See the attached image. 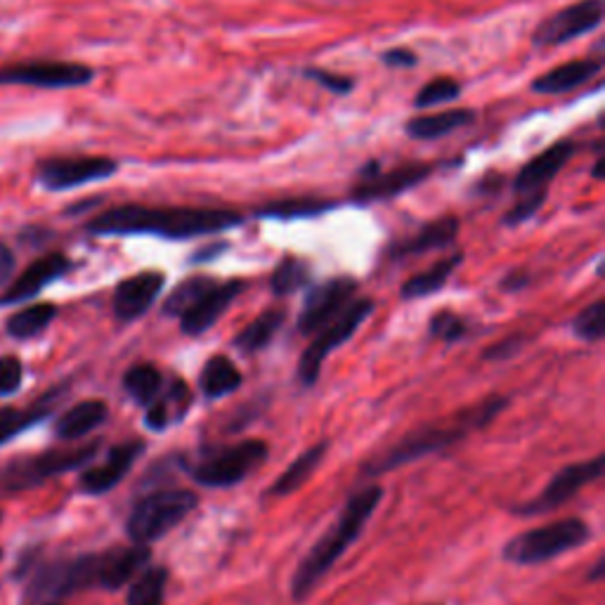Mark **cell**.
<instances>
[{
	"instance_id": "cell-25",
	"label": "cell",
	"mask_w": 605,
	"mask_h": 605,
	"mask_svg": "<svg viewBox=\"0 0 605 605\" xmlns=\"http://www.w3.org/2000/svg\"><path fill=\"white\" fill-rule=\"evenodd\" d=\"M476 124V112L473 109H445L436 114H417L411 116L405 124V133L411 140H440V137L452 135L466 126Z\"/></svg>"
},
{
	"instance_id": "cell-34",
	"label": "cell",
	"mask_w": 605,
	"mask_h": 605,
	"mask_svg": "<svg viewBox=\"0 0 605 605\" xmlns=\"http://www.w3.org/2000/svg\"><path fill=\"white\" fill-rule=\"evenodd\" d=\"M166 386L164 374L154 365H135L124 376V388L140 407H149Z\"/></svg>"
},
{
	"instance_id": "cell-30",
	"label": "cell",
	"mask_w": 605,
	"mask_h": 605,
	"mask_svg": "<svg viewBox=\"0 0 605 605\" xmlns=\"http://www.w3.org/2000/svg\"><path fill=\"white\" fill-rule=\"evenodd\" d=\"M336 209V201L320 199V197H291V199H277L270 201L255 211L258 218L268 220H301V218H315L322 213H330Z\"/></svg>"
},
{
	"instance_id": "cell-29",
	"label": "cell",
	"mask_w": 605,
	"mask_h": 605,
	"mask_svg": "<svg viewBox=\"0 0 605 605\" xmlns=\"http://www.w3.org/2000/svg\"><path fill=\"white\" fill-rule=\"evenodd\" d=\"M463 255L461 253H455V255H447L442 258V261H438L436 265H430L428 270L414 274L411 280H407L400 289V299L403 301H417V299H426V296H434V293H438L449 277L455 274V270L461 265Z\"/></svg>"
},
{
	"instance_id": "cell-27",
	"label": "cell",
	"mask_w": 605,
	"mask_h": 605,
	"mask_svg": "<svg viewBox=\"0 0 605 605\" xmlns=\"http://www.w3.org/2000/svg\"><path fill=\"white\" fill-rule=\"evenodd\" d=\"M109 419V407L102 400H83L74 407H69L55 424V436L64 442H74L85 436H91Z\"/></svg>"
},
{
	"instance_id": "cell-12",
	"label": "cell",
	"mask_w": 605,
	"mask_h": 605,
	"mask_svg": "<svg viewBox=\"0 0 605 605\" xmlns=\"http://www.w3.org/2000/svg\"><path fill=\"white\" fill-rule=\"evenodd\" d=\"M605 0H577V3L559 10L556 14L534 29L532 43L538 48H559L582 36H590L603 24Z\"/></svg>"
},
{
	"instance_id": "cell-24",
	"label": "cell",
	"mask_w": 605,
	"mask_h": 605,
	"mask_svg": "<svg viewBox=\"0 0 605 605\" xmlns=\"http://www.w3.org/2000/svg\"><path fill=\"white\" fill-rule=\"evenodd\" d=\"M66 393V386H58L55 390L45 393L39 403H33L29 409H14V407H3L0 409V447L10 442L12 438L22 436L24 430L33 428L48 419L50 414L55 411L58 403L62 400Z\"/></svg>"
},
{
	"instance_id": "cell-1",
	"label": "cell",
	"mask_w": 605,
	"mask_h": 605,
	"mask_svg": "<svg viewBox=\"0 0 605 605\" xmlns=\"http://www.w3.org/2000/svg\"><path fill=\"white\" fill-rule=\"evenodd\" d=\"M244 216L230 209H192V206L124 204L95 216L85 230L97 237L152 234L161 239H192L234 230Z\"/></svg>"
},
{
	"instance_id": "cell-42",
	"label": "cell",
	"mask_w": 605,
	"mask_h": 605,
	"mask_svg": "<svg viewBox=\"0 0 605 605\" xmlns=\"http://www.w3.org/2000/svg\"><path fill=\"white\" fill-rule=\"evenodd\" d=\"M24 384V365L20 357L3 355L0 357V397H10L20 393Z\"/></svg>"
},
{
	"instance_id": "cell-22",
	"label": "cell",
	"mask_w": 605,
	"mask_h": 605,
	"mask_svg": "<svg viewBox=\"0 0 605 605\" xmlns=\"http://www.w3.org/2000/svg\"><path fill=\"white\" fill-rule=\"evenodd\" d=\"M603 72V62L596 58H580L573 62H565L556 69H549L542 76L532 81V93L546 95V97H556L565 95L570 91H577L580 85L590 83Z\"/></svg>"
},
{
	"instance_id": "cell-52",
	"label": "cell",
	"mask_w": 605,
	"mask_h": 605,
	"mask_svg": "<svg viewBox=\"0 0 605 605\" xmlns=\"http://www.w3.org/2000/svg\"><path fill=\"white\" fill-rule=\"evenodd\" d=\"M0 521H3V511H0Z\"/></svg>"
},
{
	"instance_id": "cell-18",
	"label": "cell",
	"mask_w": 605,
	"mask_h": 605,
	"mask_svg": "<svg viewBox=\"0 0 605 605\" xmlns=\"http://www.w3.org/2000/svg\"><path fill=\"white\" fill-rule=\"evenodd\" d=\"M72 270V261L64 253H48L33 261L17 280L8 286V291L0 296V305H17L27 303L39 296V293L53 282Z\"/></svg>"
},
{
	"instance_id": "cell-8",
	"label": "cell",
	"mask_w": 605,
	"mask_h": 605,
	"mask_svg": "<svg viewBox=\"0 0 605 605\" xmlns=\"http://www.w3.org/2000/svg\"><path fill=\"white\" fill-rule=\"evenodd\" d=\"M372 313H374V301L369 299L353 301L334 322H330L324 330L317 332L315 341L307 345L305 353L299 359V378L303 386H313L317 382L324 359L332 355L334 348H338V345L348 341L359 326L369 320Z\"/></svg>"
},
{
	"instance_id": "cell-5",
	"label": "cell",
	"mask_w": 605,
	"mask_h": 605,
	"mask_svg": "<svg viewBox=\"0 0 605 605\" xmlns=\"http://www.w3.org/2000/svg\"><path fill=\"white\" fill-rule=\"evenodd\" d=\"M197 494L189 490H159L135 504L128 515L126 532L133 544H152L166 532L178 528L185 515L197 509Z\"/></svg>"
},
{
	"instance_id": "cell-50",
	"label": "cell",
	"mask_w": 605,
	"mask_h": 605,
	"mask_svg": "<svg viewBox=\"0 0 605 605\" xmlns=\"http://www.w3.org/2000/svg\"><path fill=\"white\" fill-rule=\"evenodd\" d=\"M592 176H594V180H603V157H601V154H598V159H596V164H594Z\"/></svg>"
},
{
	"instance_id": "cell-46",
	"label": "cell",
	"mask_w": 605,
	"mask_h": 605,
	"mask_svg": "<svg viewBox=\"0 0 605 605\" xmlns=\"http://www.w3.org/2000/svg\"><path fill=\"white\" fill-rule=\"evenodd\" d=\"M14 268H17V258H14L12 249L8 244H3V241H0V286L10 284Z\"/></svg>"
},
{
	"instance_id": "cell-17",
	"label": "cell",
	"mask_w": 605,
	"mask_h": 605,
	"mask_svg": "<svg viewBox=\"0 0 605 605\" xmlns=\"http://www.w3.org/2000/svg\"><path fill=\"white\" fill-rule=\"evenodd\" d=\"M152 561L147 544L116 546L97 553V590L118 592L121 586L131 584Z\"/></svg>"
},
{
	"instance_id": "cell-26",
	"label": "cell",
	"mask_w": 605,
	"mask_h": 605,
	"mask_svg": "<svg viewBox=\"0 0 605 605\" xmlns=\"http://www.w3.org/2000/svg\"><path fill=\"white\" fill-rule=\"evenodd\" d=\"M189 405H192V393H189V388L180 378H170L157 400L147 407L145 424L152 430H164L173 424L182 421Z\"/></svg>"
},
{
	"instance_id": "cell-31",
	"label": "cell",
	"mask_w": 605,
	"mask_h": 605,
	"mask_svg": "<svg viewBox=\"0 0 605 605\" xmlns=\"http://www.w3.org/2000/svg\"><path fill=\"white\" fill-rule=\"evenodd\" d=\"M199 386L209 400H220V397L234 393L241 386V374L232 359L225 355H216L204 365Z\"/></svg>"
},
{
	"instance_id": "cell-16",
	"label": "cell",
	"mask_w": 605,
	"mask_h": 605,
	"mask_svg": "<svg viewBox=\"0 0 605 605\" xmlns=\"http://www.w3.org/2000/svg\"><path fill=\"white\" fill-rule=\"evenodd\" d=\"M145 455V442L143 440H133V442H124L116 445L109 449L107 459L102 461L100 466H91V469H85L79 478V488L81 492L91 494V497H100L112 492L121 480L128 476V471L133 469V463Z\"/></svg>"
},
{
	"instance_id": "cell-36",
	"label": "cell",
	"mask_w": 605,
	"mask_h": 605,
	"mask_svg": "<svg viewBox=\"0 0 605 605\" xmlns=\"http://www.w3.org/2000/svg\"><path fill=\"white\" fill-rule=\"evenodd\" d=\"M218 282L211 280V277L206 274H197L189 277L180 286L173 289V293L168 296V301L164 303V313L168 317H182L189 307H192L206 291L213 289Z\"/></svg>"
},
{
	"instance_id": "cell-19",
	"label": "cell",
	"mask_w": 605,
	"mask_h": 605,
	"mask_svg": "<svg viewBox=\"0 0 605 605\" xmlns=\"http://www.w3.org/2000/svg\"><path fill=\"white\" fill-rule=\"evenodd\" d=\"M166 286L164 272L147 270L140 274H133L128 280L121 282L114 291V315L121 322H133L140 320L152 303L159 299V293Z\"/></svg>"
},
{
	"instance_id": "cell-20",
	"label": "cell",
	"mask_w": 605,
	"mask_h": 605,
	"mask_svg": "<svg viewBox=\"0 0 605 605\" xmlns=\"http://www.w3.org/2000/svg\"><path fill=\"white\" fill-rule=\"evenodd\" d=\"M577 154V143L575 140H559L544 152H540L538 157H532L513 180V189L518 195H532L540 192V189H546V185L559 176V173L567 166V161Z\"/></svg>"
},
{
	"instance_id": "cell-45",
	"label": "cell",
	"mask_w": 605,
	"mask_h": 605,
	"mask_svg": "<svg viewBox=\"0 0 605 605\" xmlns=\"http://www.w3.org/2000/svg\"><path fill=\"white\" fill-rule=\"evenodd\" d=\"M525 343V336H509L504 341H499L492 348H488V353L482 355L486 359H509L511 355L518 353V348Z\"/></svg>"
},
{
	"instance_id": "cell-32",
	"label": "cell",
	"mask_w": 605,
	"mask_h": 605,
	"mask_svg": "<svg viewBox=\"0 0 605 605\" xmlns=\"http://www.w3.org/2000/svg\"><path fill=\"white\" fill-rule=\"evenodd\" d=\"M58 317V305L53 303H36L29 305L20 313H14L6 320V332L8 336L17 338V341H29L36 338L39 334H43L50 324L55 322Z\"/></svg>"
},
{
	"instance_id": "cell-15",
	"label": "cell",
	"mask_w": 605,
	"mask_h": 605,
	"mask_svg": "<svg viewBox=\"0 0 605 605\" xmlns=\"http://www.w3.org/2000/svg\"><path fill=\"white\" fill-rule=\"evenodd\" d=\"M357 282L353 277H334L310 293L303 313L299 317L301 334H317L326 324L334 322L345 307L353 303Z\"/></svg>"
},
{
	"instance_id": "cell-41",
	"label": "cell",
	"mask_w": 605,
	"mask_h": 605,
	"mask_svg": "<svg viewBox=\"0 0 605 605\" xmlns=\"http://www.w3.org/2000/svg\"><path fill=\"white\" fill-rule=\"evenodd\" d=\"M546 197H549L546 189H540V192H532V195H523L521 199H518V204L513 206V209L507 211V216L501 218V222H504L507 228H518V225L528 222L530 218H534L540 213Z\"/></svg>"
},
{
	"instance_id": "cell-37",
	"label": "cell",
	"mask_w": 605,
	"mask_h": 605,
	"mask_svg": "<svg viewBox=\"0 0 605 605\" xmlns=\"http://www.w3.org/2000/svg\"><path fill=\"white\" fill-rule=\"evenodd\" d=\"M310 282V268L303 263L301 258H284V261L274 268L270 277V289L277 296H291L299 289H303Z\"/></svg>"
},
{
	"instance_id": "cell-11",
	"label": "cell",
	"mask_w": 605,
	"mask_h": 605,
	"mask_svg": "<svg viewBox=\"0 0 605 605\" xmlns=\"http://www.w3.org/2000/svg\"><path fill=\"white\" fill-rule=\"evenodd\" d=\"M268 442L263 440L239 442L195 466L192 478L206 488H232L239 480H244L251 471H255L268 457Z\"/></svg>"
},
{
	"instance_id": "cell-10",
	"label": "cell",
	"mask_w": 605,
	"mask_h": 605,
	"mask_svg": "<svg viewBox=\"0 0 605 605\" xmlns=\"http://www.w3.org/2000/svg\"><path fill=\"white\" fill-rule=\"evenodd\" d=\"M95 81V72L81 62L36 60L0 66V85H29V88L64 91L83 88Z\"/></svg>"
},
{
	"instance_id": "cell-35",
	"label": "cell",
	"mask_w": 605,
	"mask_h": 605,
	"mask_svg": "<svg viewBox=\"0 0 605 605\" xmlns=\"http://www.w3.org/2000/svg\"><path fill=\"white\" fill-rule=\"evenodd\" d=\"M168 584L166 567H145L140 575L131 582L128 605H159L164 601V592Z\"/></svg>"
},
{
	"instance_id": "cell-39",
	"label": "cell",
	"mask_w": 605,
	"mask_h": 605,
	"mask_svg": "<svg viewBox=\"0 0 605 605\" xmlns=\"http://www.w3.org/2000/svg\"><path fill=\"white\" fill-rule=\"evenodd\" d=\"M303 79L317 83L320 88H324L332 95H338V97H345L355 91V81L351 76L334 74V72H330V69H322V66H305Z\"/></svg>"
},
{
	"instance_id": "cell-9",
	"label": "cell",
	"mask_w": 605,
	"mask_h": 605,
	"mask_svg": "<svg viewBox=\"0 0 605 605\" xmlns=\"http://www.w3.org/2000/svg\"><path fill=\"white\" fill-rule=\"evenodd\" d=\"M434 176V164H403L390 170L382 168V161H369L357 170V182L353 185V201L357 204H374V201H386L395 199L409 189L419 187Z\"/></svg>"
},
{
	"instance_id": "cell-38",
	"label": "cell",
	"mask_w": 605,
	"mask_h": 605,
	"mask_svg": "<svg viewBox=\"0 0 605 605\" xmlns=\"http://www.w3.org/2000/svg\"><path fill=\"white\" fill-rule=\"evenodd\" d=\"M461 83L452 76H438L434 81H428L424 88L414 97V107L417 109H434L440 105H447V102H457L461 97Z\"/></svg>"
},
{
	"instance_id": "cell-51",
	"label": "cell",
	"mask_w": 605,
	"mask_h": 605,
	"mask_svg": "<svg viewBox=\"0 0 605 605\" xmlns=\"http://www.w3.org/2000/svg\"><path fill=\"white\" fill-rule=\"evenodd\" d=\"M43 605H60V603H53V601H50V603H43Z\"/></svg>"
},
{
	"instance_id": "cell-2",
	"label": "cell",
	"mask_w": 605,
	"mask_h": 605,
	"mask_svg": "<svg viewBox=\"0 0 605 605\" xmlns=\"http://www.w3.org/2000/svg\"><path fill=\"white\" fill-rule=\"evenodd\" d=\"M384 490L378 486H369L351 497L345 504L338 521L326 530L320 542L305 553V559L299 563L296 575L291 582V594L296 601H305L310 592L326 577V573L338 563V559L348 551L357 540L362 530H365L372 513L382 504Z\"/></svg>"
},
{
	"instance_id": "cell-44",
	"label": "cell",
	"mask_w": 605,
	"mask_h": 605,
	"mask_svg": "<svg viewBox=\"0 0 605 605\" xmlns=\"http://www.w3.org/2000/svg\"><path fill=\"white\" fill-rule=\"evenodd\" d=\"M382 62L388 69H414L419 64L417 53H411L409 48H390L386 53H382Z\"/></svg>"
},
{
	"instance_id": "cell-40",
	"label": "cell",
	"mask_w": 605,
	"mask_h": 605,
	"mask_svg": "<svg viewBox=\"0 0 605 605\" xmlns=\"http://www.w3.org/2000/svg\"><path fill=\"white\" fill-rule=\"evenodd\" d=\"M573 332L582 341H601L603 338V301L584 307L573 320Z\"/></svg>"
},
{
	"instance_id": "cell-13",
	"label": "cell",
	"mask_w": 605,
	"mask_h": 605,
	"mask_svg": "<svg viewBox=\"0 0 605 605\" xmlns=\"http://www.w3.org/2000/svg\"><path fill=\"white\" fill-rule=\"evenodd\" d=\"M118 164L109 157H53L39 164L36 180L48 192H66L83 185L109 180Z\"/></svg>"
},
{
	"instance_id": "cell-23",
	"label": "cell",
	"mask_w": 605,
	"mask_h": 605,
	"mask_svg": "<svg viewBox=\"0 0 605 605\" xmlns=\"http://www.w3.org/2000/svg\"><path fill=\"white\" fill-rule=\"evenodd\" d=\"M459 228H461V222L457 216H442L438 220H430L417 234H411L403 241H397V244H393L390 255L393 258H409V255H421L428 251L452 247L459 237Z\"/></svg>"
},
{
	"instance_id": "cell-21",
	"label": "cell",
	"mask_w": 605,
	"mask_h": 605,
	"mask_svg": "<svg viewBox=\"0 0 605 605\" xmlns=\"http://www.w3.org/2000/svg\"><path fill=\"white\" fill-rule=\"evenodd\" d=\"M241 289H244V282L241 280H230L222 284L218 282L180 317V330L189 336H199L204 332H209L211 326L222 317L225 310L234 303Z\"/></svg>"
},
{
	"instance_id": "cell-33",
	"label": "cell",
	"mask_w": 605,
	"mask_h": 605,
	"mask_svg": "<svg viewBox=\"0 0 605 605\" xmlns=\"http://www.w3.org/2000/svg\"><path fill=\"white\" fill-rule=\"evenodd\" d=\"M284 320H286L284 310H265L263 315H258L251 324H247L244 330L234 336V348H239L241 353L263 351L265 345H270V341L277 336V332H280Z\"/></svg>"
},
{
	"instance_id": "cell-6",
	"label": "cell",
	"mask_w": 605,
	"mask_h": 605,
	"mask_svg": "<svg viewBox=\"0 0 605 605\" xmlns=\"http://www.w3.org/2000/svg\"><path fill=\"white\" fill-rule=\"evenodd\" d=\"M97 449V445H83L74 449H48V452L41 455L17 457L6 466L3 473H0V482H3L6 490L12 492L36 488L48 478L83 469L85 463L93 461Z\"/></svg>"
},
{
	"instance_id": "cell-53",
	"label": "cell",
	"mask_w": 605,
	"mask_h": 605,
	"mask_svg": "<svg viewBox=\"0 0 605 605\" xmlns=\"http://www.w3.org/2000/svg\"><path fill=\"white\" fill-rule=\"evenodd\" d=\"M159 605H164V603H159Z\"/></svg>"
},
{
	"instance_id": "cell-7",
	"label": "cell",
	"mask_w": 605,
	"mask_h": 605,
	"mask_svg": "<svg viewBox=\"0 0 605 605\" xmlns=\"http://www.w3.org/2000/svg\"><path fill=\"white\" fill-rule=\"evenodd\" d=\"M83 590H97V553H85V556L79 559L43 565L31 577L27 601L33 605H43Z\"/></svg>"
},
{
	"instance_id": "cell-3",
	"label": "cell",
	"mask_w": 605,
	"mask_h": 605,
	"mask_svg": "<svg viewBox=\"0 0 605 605\" xmlns=\"http://www.w3.org/2000/svg\"><path fill=\"white\" fill-rule=\"evenodd\" d=\"M507 405H509L507 397L494 395V397H488V400H482L469 409L459 411L452 419V424H447V426L436 424V426H424V428L411 430L409 436L397 440L388 449V452L367 461L365 469H362V476H367V478L384 476V473L400 469V466H407L426 455H434V452H440V449L452 447L455 442L469 436L471 430L488 426L497 417V414L504 411Z\"/></svg>"
},
{
	"instance_id": "cell-49",
	"label": "cell",
	"mask_w": 605,
	"mask_h": 605,
	"mask_svg": "<svg viewBox=\"0 0 605 605\" xmlns=\"http://www.w3.org/2000/svg\"><path fill=\"white\" fill-rule=\"evenodd\" d=\"M603 573H605V561L601 559L596 565H594V570H592V573L590 575H586V577H590V582H598L601 577H603Z\"/></svg>"
},
{
	"instance_id": "cell-28",
	"label": "cell",
	"mask_w": 605,
	"mask_h": 605,
	"mask_svg": "<svg viewBox=\"0 0 605 605\" xmlns=\"http://www.w3.org/2000/svg\"><path fill=\"white\" fill-rule=\"evenodd\" d=\"M326 452H330V442L326 440L305 449V452L296 461H293L280 478L274 480V486L268 490V497H289L296 490H301L305 482L313 478V473L320 469Z\"/></svg>"
},
{
	"instance_id": "cell-14",
	"label": "cell",
	"mask_w": 605,
	"mask_h": 605,
	"mask_svg": "<svg viewBox=\"0 0 605 605\" xmlns=\"http://www.w3.org/2000/svg\"><path fill=\"white\" fill-rule=\"evenodd\" d=\"M603 469H605L603 455H598L594 459H586V461L570 463L549 480V486L538 497L525 501V504H521V507H515L513 511L521 513V515H542V513L559 509L565 504L567 499H573L582 488L596 482L603 476Z\"/></svg>"
},
{
	"instance_id": "cell-48",
	"label": "cell",
	"mask_w": 605,
	"mask_h": 605,
	"mask_svg": "<svg viewBox=\"0 0 605 605\" xmlns=\"http://www.w3.org/2000/svg\"><path fill=\"white\" fill-rule=\"evenodd\" d=\"M225 249H228V244H222V241H220V244H213V247H206V249H201V251H197V253H195V258H192V261H195V263H204V261H213V258H216L218 253H222Z\"/></svg>"
},
{
	"instance_id": "cell-4",
	"label": "cell",
	"mask_w": 605,
	"mask_h": 605,
	"mask_svg": "<svg viewBox=\"0 0 605 605\" xmlns=\"http://www.w3.org/2000/svg\"><path fill=\"white\" fill-rule=\"evenodd\" d=\"M590 525L580 518H563V521L518 534L504 546V559L518 565L546 563L561 553L580 549L590 542Z\"/></svg>"
},
{
	"instance_id": "cell-43",
	"label": "cell",
	"mask_w": 605,
	"mask_h": 605,
	"mask_svg": "<svg viewBox=\"0 0 605 605\" xmlns=\"http://www.w3.org/2000/svg\"><path fill=\"white\" fill-rule=\"evenodd\" d=\"M428 330L436 338H440L445 343H455L466 334V324L459 315L449 313V310H442V313H438L434 320H430Z\"/></svg>"
},
{
	"instance_id": "cell-47",
	"label": "cell",
	"mask_w": 605,
	"mask_h": 605,
	"mask_svg": "<svg viewBox=\"0 0 605 605\" xmlns=\"http://www.w3.org/2000/svg\"><path fill=\"white\" fill-rule=\"evenodd\" d=\"M528 282H530V277L525 272H509L504 277V282H501V289H504V291H518V289H523Z\"/></svg>"
}]
</instances>
